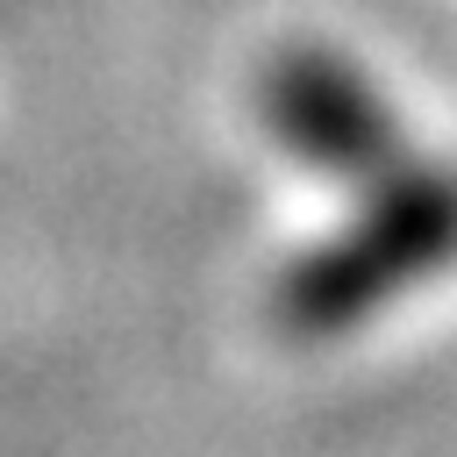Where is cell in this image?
<instances>
[{
    "mask_svg": "<svg viewBox=\"0 0 457 457\" xmlns=\"http://www.w3.org/2000/svg\"><path fill=\"white\" fill-rule=\"evenodd\" d=\"M443 264H457V171H393L350 228L278 278V321L293 336H343Z\"/></svg>",
    "mask_w": 457,
    "mask_h": 457,
    "instance_id": "6da1fadb",
    "label": "cell"
},
{
    "mask_svg": "<svg viewBox=\"0 0 457 457\" xmlns=\"http://www.w3.org/2000/svg\"><path fill=\"white\" fill-rule=\"evenodd\" d=\"M264 121L307 171L364 179V186L400 171V121H393V107L336 50H314V43L286 50L264 71Z\"/></svg>",
    "mask_w": 457,
    "mask_h": 457,
    "instance_id": "7a4b0ae2",
    "label": "cell"
}]
</instances>
